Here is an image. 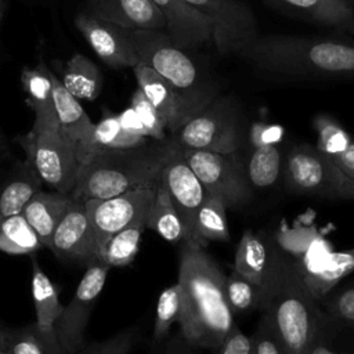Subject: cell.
Segmentation results:
<instances>
[{
  "label": "cell",
  "instance_id": "1",
  "mask_svg": "<svg viewBox=\"0 0 354 354\" xmlns=\"http://www.w3.org/2000/svg\"><path fill=\"white\" fill-rule=\"evenodd\" d=\"M225 278L203 246L181 242L177 283L183 292V313L178 325L189 346L212 350L235 325L225 295Z\"/></svg>",
  "mask_w": 354,
  "mask_h": 354
},
{
  "label": "cell",
  "instance_id": "2",
  "mask_svg": "<svg viewBox=\"0 0 354 354\" xmlns=\"http://www.w3.org/2000/svg\"><path fill=\"white\" fill-rule=\"evenodd\" d=\"M256 68L278 75L354 79V44L288 35L257 36L241 53Z\"/></svg>",
  "mask_w": 354,
  "mask_h": 354
},
{
  "label": "cell",
  "instance_id": "3",
  "mask_svg": "<svg viewBox=\"0 0 354 354\" xmlns=\"http://www.w3.org/2000/svg\"><path fill=\"white\" fill-rule=\"evenodd\" d=\"M173 147V138H166L98 152L80 165L71 195L82 201L104 199L136 188L155 187Z\"/></svg>",
  "mask_w": 354,
  "mask_h": 354
},
{
  "label": "cell",
  "instance_id": "4",
  "mask_svg": "<svg viewBox=\"0 0 354 354\" xmlns=\"http://www.w3.org/2000/svg\"><path fill=\"white\" fill-rule=\"evenodd\" d=\"M264 311L271 315L288 354H307L324 310L307 288L299 263L289 253Z\"/></svg>",
  "mask_w": 354,
  "mask_h": 354
},
{
  "label": "cell",
  "instance_id": "5",
  "mask_svg": "<svg viewBox=\"0 0 354 354\" xmlns=\"http://www.w3.org/2000/svg\"><path fill=\"white\" fill-rule=\"evenodd\" d=\"M18 141L41 183L53 191L69 195L76 184L80 162L75 145L61 133L58 123L33 119L30 130Z\"/></svg>",
  "mask_w": 354,
  "mask_h": 354
},
{
  "label": "cell",
  "instance_id": "6",
  "mask_svg": "<svg viewBox=\"0 0 354 354\" xmlns=\"http://www.w3.org/2000/svg\"><path fill=\"white\" fill-rule=\"evenodd\" d=\"M283 176L292 192L329 201H354V180L326 153L311 144L289 149Z\"/></svg>",
  "mask_w": 354,
  "mask_h": 354
},
{
  "label": "cell",
  "instance_id": "7",
  "mask_svg": "<svg viewBox=\"0 0 354 354\" xmlns=\"http://www.w3.org/2000/svg\"><path fill=\"white\" fill-rule=\"evenodd\" d=\"M129 37L140 64L149 66L177 88L212 98L217 95L216 87L201 75L165 29H129Z\"/></svg>",
  "mask_w": 354,
  "mask_h": 354
},
{
  "label": "cell",
  "instance_id": "8",
  "mask_svg": "<svg viewBox=\"0 0 354 354\" xmlns=\"http://www.w3.org/2000/svg\"><path fill=\"white\" fill-rule=\"evenodd\" d=\"M171 138L183 149L236 152L242 144L239 109L230 97L213 98L202 111L181 126Z\"/></svg>",
  "mask_w": 354,
  "mask_h": 354
},
{
  "label": "cell",
  "instance_id": "9",
  "mask_svg": "<svg viewBox=\"0 0 354 354\" xmlns=\"http://www.w3.org/2000/svg\"><path fill=\"white\" fill-rule=\"evenodd\" d=\"M183 149V148H181ZM183 155L209 194L223 199L227 207H239L253 198L245 165L236 152L183 149Z\"/></svg>",
  "mask_w": 354,
  "mask_h": 354
},
{
  "label": "cell",
  "instance_id": "10",
  "mask_svg": "<svg viewBox=\"0 0 354 354\" xmlns=\"http://www.w3.org/2000/svg\"><path fill=\"white\" fill-rule=\"evenodd\" d=\"M156 185L136 188L111 198L84 201L94 231L98 260L112 235L138 220L147 218L155 198Z\"/></svg>",
  "mask_w": 354,
  "mask_h": 354
},
{
  "label": "cell",
  "instance_id": "11",
  "mask_svg": "<svg viewBox=\"0 0 354 354\" xmlns=\"http://www.w3.org/2000/svg\"><path fill=\"white\" fill-rule=\"evenodd\" d=\"M109 268L102 260L87 264L71 301L64 306L62 314L54 325L59 343L69 354H76L84 346V332L90 314L102 292Z\"/></svg>",
  "mask_w": 354,
  "mask_h": 354
},
{
  "label": "cell",
  "instance_id": "12",
  "mask_svg": "<svg viewBox=\"0 0 354 354\" xmlns=\"http://www.w3.org/2000/svg\"><path fill=\"white\" fill-rule=\"evenodd\" d=\"M212 25L218 53L239 54L257 36L252 10L239 0H185Z\"/></svg>",
  "mask_w": 354,
  "mask_h": 354
},
{
  "label": "cell",
  "instance_id": "13",
  "mask_svg": "<svg viewBox=\"0 0 354 354\" xmlns=\"http://www.w3.org/2000/svg\"><path fill=\"white\" fill-rule=\"evenodd\" d=\"M138 87L165 120L166 130L174 134L213 98L183 91L144 64L131 68ZM216 98V97H214Z\"/></svg>",
  "mask_w": 354,
  "mask_h": 354
},
{
  "label": "cell",
  "instance_id": "14",
  "mask_svg": "<svg viewBox=\"0 0 354 354\" xmlns=\"http://www.w3.org/2000/svg\"><path fill=\"white\" fill-rule=\"evenodd\" d=\"M159 181L166 187L171 202L185 224L188 232L187 241L192 242L195 216L207 191L184 158L183 149L176 141L170 156L162 167Z\"/></svg>",
  "mask_w": 354,
  "mask_h": 354
},
{
  "label": "cell",
  "instance_id": "15",
  "mask_svg": "<svg viewBox=\"0 0 354 354\" xmlns=\"http://www.w3.org/2000/svg\"><path fill=\"white\" fill-rule=\"evenodd\" d=\"M288 252L279 243L245 230L235 250L234 271L268 292L272 289Z\"/></svg>",
  "mask_w": 354,
  "mask_h": 354
},
{
  "label": "cell",
  "instance_id": "16",
  "mask_svg": "<svg viewBox=\"0 0 354 354\" xmlns=\"http://www.w3.org/2000/svg\"><path fill=\"white\" fill-rule=\"evenodd\" d=\"M75 26L108 66L123 69L140 64L127 28L100 19L88 12H79L75 17Z\"/></svg>",
  "mask_w": 354,
  "mask_h": 354
},
{
  "label": "cell",
  "instance_id": "17",
  "mask_svg": "<svg viewBox=\"0 0 354 354\" xmlns=\"http://www.w3.org/2000/svg\"><path fill=\"white\" fill-rule=\"evenodd\" d=\"M58 259L88 264L98 260L93 225L84 201L71 195V202L59 220L48 248Z\"/></svg>",
  "mask_w": 354,
  "mask_h": 354
},
{
  "label": "cell",
  "instance_id": "18",
  "mask_svg": "<svg viewBox=\"0 0 354 354\" xmlns=\"http://www.w3.org/2000/svg\"><path fill=\"white\" fill-rule=\"evenodd\" d=\"M166 21V32L180 48L202 46L212 40L210 22L185 0H151Z\"/></svg>",
  "mask_w": 354,
  "mask_h": 354
},
{
  "label": "cell",
  "instance_id": "19",
  "mask_svg": "<svg viewBox=\"0 0 354 354\" xmlns=\"http://www.w3.org/2000/svg\"><path fill=\"white\" fill-rule=\"evenodd\" d=\"M88 14L127 29H166L162 12L151 0H84Z\"/></svg>",
  "mask_w": 354,
  "mask_h": 354
},
{
  "label": "cell",
  "instance_id": "20",
  "mask_svg": "<svg viewBox=\"0 0 354 354\" xmlns=\"http://www.w3.org/2000/svg\"><path fill=\"white\" fill-rule=\"evenodd\" d=\"M51 80L58 127L61 133L75 145L76 155H79L91 137L94 123L80 105V101L66 91L59 77H57L53 72Z\"/></svg>",
  "mask_w": 354,
  "mask_h": 354
},
{
  "label": "cell",
  "instance_id": "21",
  "mask_svg": "<svg viewBox=\"0 0 354 354\" xmlns=\"http://www.w3.org/2000/svg\"><path fill=\"white\" fill-rule=\"evenodd\" d=\"M71 194L57 191H39L24 207L22 214L37 234L44 248H50L53 234L66 212Z\"/></svg>",
  "mask_w": 354,
  "mask_h": 354
},
{
  "label": "cell",
  "instance_id": "22",
  "mask_svg": "<svg viewBox=\"0 0 354 354\" xmlns=\"http://www.w3.org/2000/svg\"><path fill=\"white\" fill-rule=\"evenodd\" d=\"M0 350L6 354H69L55 329H41L36 322L18 328L4 325L0 330Z\"/></svg>",
  "mask_w": 354,
  "mask_h": 354
},
{
  "label": "cell",
  "instance_id": "23",
  "mask_svg": "<svg viewBox=\"0 0 354 354\" xmlns=\"http://www.w3.org/2000/svg\"><path fill=\"white\" fill-rule=\"evenodd\" d=\"M22 90L26 94L25 102L35 115V120L57 122L51 71L40 59L33 68H25L21 73Z\"/></svg>",
  "mask_w": 354,
  "mask_h": 354
},
{
  "label": "cell",
  "instance_id": "24",
  "mask_svg": "<svg viewBox=\"0 0 354 354\" xmlns=\"http://www.w3.org/2000/svg\"><path fill=\"white\" fill-rule=\"evenodd\" d=\"M151 138L140 137L127 133L119 119L118 115L113 113H105L98 123H94V129L91 133V137L83 151L77 155V159L82 163H84L87 159L94 156L98 152L102 151H111V149H126L133 148L145 144Z\"/></svg>",
  "mask_w": 354,
  "mask_h": 354
},
{
  "label": "cell",
  "instance_id": "25",
  "mask_svg": "<svg viewBox=\"0 0 354 354\" xmlns=\"http://www.w3.org/2000/svg\"><path fill=\"white\" fill-rule=\"evenodd\" d=\"M62 86L75 98L94 101L102 91L104 77L101 69L84 54H73L64 65Z\"/></svg>",
  "mask_w": 354,
  "mask_h": 354
},
{
  "label": "cell",
  "instance_id": "26",
  "mask_svg": "<svg viewBox=\"0 0 354 354\" xmlns=\"http://www.w3.org/2000/svg\"><path fill=\"white\" fill-rule=\"evenodd\" d=\"M147 228L171 243H181L188 239L185 224L160 181H158L155 198L147 216Z\"/></svg>",
  "mask_w": 354,
  "mask_h": 354
},
{
  "label": "cell",
  "instance_id": "27",
  "mask_svg": "<svg viewBox=\"0 0 354 354\" xmlns=\"http://www.w3.org/2000/svg\"><path fill=\"white\" fill-rule=\"evenodd\" d=\"M315 24L336 29L354 15V7L346 0H268Z\"/></svg>",
  "mask_w": 354,
  "mask_h": 354
},
{
  "label": "cell",
  "instance_id": "28",
  "mask_svg": "<svg viewBox=\"0 0 354 354\" xmlns=\"http://www.w3.org/2000/svg\"><path fill=\"white\" fill-rule=\"evenodd\" d=\"M354 272V248L330 252L314 272L303 274L304 282L317 300Z\"/></svg>",
  "mask_w": 354,
  "mask_h": 354
},
{
  "label": "cell",
  "instance_id": "29",
  "mask_svg": "<svg viewBox=\"0 0 354 354\" xmlns=\"http://www.w3.org/2000/svg\"><path fill=\"white\" fill-rule=\"evenodd\" d=\"M32 299L35 304L36 325L53 330L62 314L64 306L58 297V289L41 270L36 257H32Z\"/></svg>",
  "mask_w": 354,
  "mask_h": 354
},
{
  "label": "cell",
  "instance_id": "30",
  "mask_svg": "<svg viewBox=\"0 0 354 354\" xmlns=\"http://www.w3.org/2000/svg\"><path fill=\"white\" fill-rule=\"evenodd\" d=\"M225 210L227 206L224 205L223 199L207 192L195 216L192 242L206 248L207 242L210 241H228L230 227Z\"/></svg>",
  "mask_w": 354,
  "mask_h": 354
},
{
  "label": "cell",
  "instance_id": "31",
  "mask_svg": "<svg viewBox=\"0 0 354 354\" xmlns=\"http://www.w3.org/2000/svg\"><path fill=\"white\" fill-rule=\"evenodd\" d=\"M41 180L25 160L14 177L0 192V216L8 217L22 213L28 202L41 191Z\"/></svg>",
  "mask_w": 354,
  "mask_h": 354
},
{
  "label": "cell",
  "instance_id": "32",
  "mask_svg": "<svg viewBox=\"0 0 354 354\" xmlns=\"http://www.w3.org/2000/svg\"><path fill=\"white\" fill-rule=\"evenodd\" d=\"M307 354H354V328L324 311Z\"/></svg>",
  "mask_w": 354,
  "mask_h": 354
},
{
  "label": "cell",
  "instance_id": "33",
  "mask_svg": "<svg viewBox=\"0 0 354 354\" xmlns=\"http://www.w3.org/2000/svg\"><path fill=\"white\" fill-rule=\"evenodd\" d=\"M245 170L252 188L272 187L283 171L279 148L275 144L254 147L245 165Z\"/></svg>",
  "mask_w": 354,
  "mask_h": 354
},
{
  "label": "cell",
  "instance_id": "34",
  "mask_svg": "<svg viewBox=\"0 0 354 354\" xmlns=\"http://www.w3.org/2000/svg\"><path fill=\"white\" fill-rule=\"evenodd\" d=\"M44 248L22 213L1 217L0 250L10 254H32Z\"/></svg>",
  "mask_w": 354,
  "mask_h": 354
},
{
  "label": "cell",
  "instance_id": "35",
  "mask_svg": "<svg viewBox=\"0 0 354 354\" xmlns=\"http://www.w3.org/2000/svg\"><path fill=\"white\" fill-rule=\"evenodd\" d=\"M145 228L147 218H142L112 235L105 243L100 260L109 267H124L133 263L138 253L141 235Z\"/></svg>",
  "mask_w": 354,
  "mask_h": 354
},
{
  "label": "cell",
  "instance_id": "36",
  "mask_svg": "<svg viewBox=\"0 0 354 354\" xmlns=\"http://www.w3.org/2000/svg\"><path fill=\"white\" fill-rule=\"evenodd\" d=\"M225 295L234 314L252 310L264 311L268 303V292L264 288L253 283L234 270L225 278Z\"/></svg>",
  "mask_w": 354,
  "mask_h": 354
},
{
  "label": "cell",
  "instance_id": "37",
  "mask_svg": "<svg viewBox=\"0 0 354 354\" xmlns=\"http://www.w3.org/2000/svg\"><path fill=\"white\" fill-rule=\"evenodd\" d=\"M183 313V292L178 283H174L163 289L158 297L156 314L153 322L152 339L160 342L167 335L170 326L178 322Z\"/></svg>",
  "mask_w": 354,
  "mask_h": 354
},
{
  "label": "cell",
  "instance_id": "38",
  "mask_svg": "<svg viewBox=\"0 0 354 354\" xmlns=\"http://www.w3.org/2000/svg\"><path fill=\"white\" fill-rule=\"evenodd\" d=\"M314 129L318 137L315 147L330 158L344 152L353 141L343 126L326 113H319L314 118Z\"/></svg>",
  "mask_w": 354,
  "mask_h": 354
},
{
  "label": "cell",
  "instance_id": "39",
  "mask_svg": "<svg viewBox=\"0 0 354 354\" xmlns=\"http://www.w3.org/2000/svg\"><path fill=\"white\" fill-rule=\"evenodd\" d=\"M318 301L328 315L354 328V281L339 282Z\"/></svg>",
  "mask_w": 354,
  "mask_h": 354
},
{
  "label": "cell",
  "instance_id": "40",
  "mask_svg": "<svg viewBox=\"0 0 354 354\" xmlns=\"http://www.w3.org/2000/svg\"><path fill=\"white\" fill-rule=\"evenodd\" d=\"M250 339L252 354H288L286 346L267 311H263Z\"/></svg>",
  "mask_w": 354,
  "mask_h": 354
},
{
  "label": "cell",
  "instance_id": "41",
  "mask_svg": "<svg viewBox=\"0 0 354 354\" xmlns=\"http://www.w3.org/2000/svg\"><path fill=\"white\" fill-rule=\"evenodd\" d=\"M130 106L138 115L151 140H156V141L166 140L167 130H166L165 120L140 87H137V90L133 93L130 100Z\"/></svg>",
  "mask_w": 354,
  "mask_h": 354
},
{
  "label": "cell",
  "instance_id": "42",
  "mask_svg": "<svg viewBox=\"0 0 354 354\" xmlns=\"http://www.w3.org/2000/svg\"><path fill=\"white\" fill-rule=\"evenodd\" d=\"M137 340V328H127L116 335L88 346H83L76 354H129Z\"/></svg>",
  "mask_w": 354,
  "mask_h": 354
},
{
  "label": "cell",
  "instance_id": "43",
  "mask_svg": "<svg viewBox=\"0 0 354 354\" xmlns=\"http://www.w3.org/2000/svg\"><path fill=\"white\" fill-rule=\"evenodd\" d=\"M212 354H252V339L235 324Z\"/></svg>",
  "mask_w": 354,
  "mask_h": 354
},
{
  "label": "cell",
  "instance_id": "44",
  "mask_svg": "<svg viewBox=\"0 0 354 354\" xmlns=\"http://www.w3.org/2000/svg\"><path fill=\"white\" fill-rule=\"evenodd\" d=\"M118 119H119L122 127H123L127 133L134 134V136H140V137L149 138L147 129L144 127L142 122L140 120L138 115L136 113V111H134L131 106H129V108L123 109L120 113H118Z\"/></svg>",
  "mask_w": 354,
  "mask_h": 354
},
{
  "label": "cell",
  "instance_id": "45",
  "mask_svg": "<svg viewBox=\"0 0 354 354\" xmlns=\"http://www.w3.org/2000/svg\"><path fill=\"white\" fill-rule=\"evenodd\" d=\"M282 134L283 131L279 126H270V124L260 123L253 127V144L254 147L275 144Z\"/></svg>",
  "mask_w": 354,
  "mask_h": 354
},
{
  "label": "cell",
  "instance_id": "46",
  "mask_svg": "<svg viewBox=\"0 0 354 354\" xmlns=\"http://www.w3.org/2000/svg\"><path fill=\"white\" fill-rule=\"evenodd\" d=\"M339 167L354 180V141H351V144L347 147V149L344 152H342L340 155L332 158Z\"/></svg>",
  "mask_w": 354,
  "mask_h": 354
},
{
  "label": "cell",
  "instance_id": "47",
  "mask_svg": "<svg viewBox=\"0 0 354 354\" xmlns=\"http://www.w3.org/2000/svg\"><path fill=\"white\" fill-rule=\"evenodd\" d=\"M337 29L342 30V32H347V33L354 35V15H353L348 21H346L344 24H342Z\"/></svg>",
  "mask_w": 354,
  "mask_h": 354
},
{
  "label": "cell",
  "instance_id": "48",
  "mask_svg": "<svg viewBox=\"0 0 354 354\" xmlns=\"http://www.w3.org/2000/svg\"><path fill=\"white\" fill-rule=\"evenodd\" d=\"M6 151H7L6 140H4V136H3V133H1V130H0V153H3V152H6Z\"/></svg>",
  "mask_w": 354,
  "mask_h": 354
},
{
  "label": "cell",
  "instance_id": "49",
  "mask_svg": "<svg viewBox=\"0 0 354 354\" xmlns=\"http://www.w3.org/2000/svg\"><path fill=\"white\" fill-rule=\"evenodd\" d=\"M4 11H6V0H0V24L4 15Z\"/></svg>",
  "mask_w": 354,
  "mask_h": 354
},
{
  "label": "cell",
  "instance_id": "50",
  "mask_svg": "<svg viewBox=\"0 0 354 354\" xmlns=\"http://www.w3.org/2000/svg\"><path fill=\"white\" fill-rule=\"evenodd\" d=\"M166 354H194L191 350H184V351H169Z\"/></svg>",
  "mask_w": 354,
  "mask_h": 354
},
{
  "label": "cell",
  "instance_id": "51",
  "mask_svg": "<svg viewBox=\"0 0 354 354\" xmlns=\"http://www.w3.org/2000/svg\"><path fill=\"white\" fill-rule=\"evenodd\" d=\"M346 1H347V3H350V4L354 7V0H346Z\"/></svg>",
  "mask_w": 354,
  "mask_h": 354
},
{
  "label": "cell",
  "instance_id": "52",
  "mask_svg": "<svg viewBox=\"0 0 354 354\" xmlns=\"http://www.w3.org/2000/svg\"><path fill=\"white\" fill-rule=\"evenodd\" d=\"M3 326H4V325L0 322V330H1V328H3Z\"/></svg>",
  "mask_w": 354,
  "mask_h": 354
},
{
  "label": "cell",
  "instance_id": "53",
  "mask_svg": "<svg viewBox=\"0 0 354 354\" xmlns=\"http://www.w3.org/2000/svg\"><path fill=\"white\" fill-rule=\"evenodd\" d=\"M0 354H6V353H4V351H1V350H0Z\"/></svg>",
  "mask_w": 354,
  "mask_h": 354
},
{
  "label": "cell",
  "instance_id": "54",
  "mask_svg": "<svg viewBox=\"0 0 354 354\" xmlns=\"http://www.w3.org/2000/svg\"><path fill=\"white\" fill-rule=\"evenodd\" d=\"M0 220H1V216H0Z\"/></svg>",
  "mask_w": 354,
  "mask_h": 354
}]
</instances>
